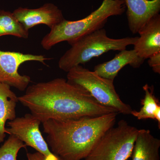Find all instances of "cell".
Wrapping results in <instances>:
<instances>
[{"label": "cell", "instance_id": "16", "mask_svg": "<svg viewBox=\"0 0 160 160\" xmlns=\"http://www.w3.org/2000/svg\"><path fill=\"white\" fill-rule=\"evenodd\" d=\"M6 35L27 39L29 33L14 17L12 12L0 10V37Z\"/></svg>", "mask_w": 160, "mask_h": 160}, {"label": "cell", "instance_id": "12", "mask_svg": "<svg viewBox=\"0 0 160 160\" xmlns=\"http://www.w3.org/2000/svg\"><path fill=\"white\" fill-rule=\"evenodd\" d=\"M145 60L140 57L134 49H124L116 54L112 59L95 66L93 71L101 77L113 82L125 66L129 65L132 68H139Z\"/></svg>", "mask_w": 160, "mask_h": 160}, {"label": "cell", "instance_id": "3", "mask_svg": "<svg viewBox=\"0 0 160 160\" xmlns=\"http://www.w3.org/2000/svg\"><path fill=\"white\" fill-rule=\"evenodd\" d=\"M126 9L122 0H104L98 9L84 18L73 21L65 19L43 38L41 45L46 50L65 41L71 45L86 35L103 28L109 17L121 15Z\"/></svg>", "mask_w": 160, "mask_h": 160}, {"label": "cell", "instance_id": "2", "mask_svg": "<svg viewBox=\"0 0 160 160\" xmlns=\"http://www.w3.org/2000/svg\"><path fill=\"white\" fill-rule=\"evenodd\" d=\"M118 112L96 117L50 119L42 123L46 141L55 155L62 160H82L100 138L116 122Z\"/></svg>", "mask_w": 160, "mask_h": 160}, {"label": "cell", "instance_id": "7", "mask_svg": "<svg viewBox=\"0 0 160 160\" xmlns=\"http://www.w3.org/2000/svg\"><path fill=\"white\" fill-rule=\"evenodd\" d=\"M41 122L31 113L16 118L8 123L7 134L13 135L26 144L42 153L46 160H62L49 149L40 130Z\"/></svg>", "mask_w": 160, "mask_h": 160}, {"label": "cell", "instance_id": "4", "mask_svg": "<svg viewBox=\"0 0 160 160\" xmlns=\"http://www.w3.org/2000/svg\"><path fill=\"white\" fill-rule=\"evenodd\" d=\"M138 38H111L107 36L106 29H98L71 44V48L60 58L59 67L68 72L73 67L85 64L107 52L126 49L127 46L134 45Z\"/></svg>", "mask_w": 160, "mask_h": 160}, {"label": "cell", "instance_id": "13", "mask_svg": "<svg viewBox=\"0 0 160 160\" xmlns=\"http://www.w3.org/2000/svg\"><path fill=\"white\" fill-rule=\"evenodd\" d=\"M160 140L149 129H139L132 149V160H160Z\"/></svg>", "mask_w": 160, "mask_h": 160}, {"label": "cell", "instance_id": "6", "mask_svg": "<svg viewBox=\"0 0 160 160\" xmlns=\"http://www.w3.org/2000/svg\"><path fill=\"white\" fill-rule=\"evenodd\" d=\"M67 78L69 82L82 87L100 105L115 109L119 113L131 114V106L120 98L113 81L101 77L81 65L70 69Z\"/></svg>", "mask_w": 160, "mask_h": 160}, {"label": "cell", "instance_id": "19", "mask_svg": "<svg viewBox=\"0 0 160 160\" xmlns=\"http://www.w3.org/2000/svg\"><path fill=\"white\" fill-rule=\"evenodd\" d=\"M27 160H46V158L43 155L37 152L34 153L28 152L26 154Z\"/></svg>", "mask_w": 160, "mask_h": 160}, {"label": "cell", "instance_id": "15", "mask_svg": "<svg viewBox=\"0 0 160 160\" xmlns=\"http://www.w3.org/2000/svg\"><path fill=\"white\" fill-rule=\"evenodd\" d=\"M145 92V97L141 101L142 105L139 111L132 110L131 114L138 120L151 119L156 120L160 129V103L154 94L153 86H149L146 84L143 86Z\"/></svg>", "mask_w": 160, "mask_h": 160}, {"label": "cell", "instance_id": "5", "mask_svg": "<svg viewBox=\"0 0 160 160\" xmlns=\"http://www.w3.org/2000/svg\"><path fill=\"white\" fill-rule=\"evenodd\" d=\"M139 129L124 120L100 138L83 160H127L131 157Z\"/></svg>", "mask_w": 160, "mask_h": 160}, {"label": "cell", "instance_id": "18", "mask_svg": "<svg viewBox=\"0 0 160 160\" xmlns=\"http://www.w3.org/2000/svg\"><path fill=\"white\" fill-rule=\"evenodd\" d=\"M148 64L155 73L160 74V52L149 58Z\"/></svg>", "mask_w": 160, "mask_h": 160}, {"label": "cell", "instance_id": "10", "mask_svg": "<svg viewBox=\"0 0 160 160\" xmlns=\"http://www.w3.org/2000/svg\"><path fill=\"white\" fill-rule=\"evenodd\" d=\"M126 9L129 29L133 34L159 14L160 0H122Z\"/></svg>", "mask_w": 160, "mask_h": 160}, {"label": "cell", "instance_id": "1", "mask_svg": "<svg viewBox=\"0 0 160 160\" xmlns=\"http://www.w3.org/2000/svg\"><path fill=\"white\" fill-rule=\"evenodd\" d=\"M19 102L42 123L50 119L64 120L96 117L115 109L100 105L85 89L57 78L28 86Z\"/></svg>", "mask_w": 160, "mask_h": 160}, {"label": "cell", "instance_id": "11", "mask_svg": "<svg viewBox=\"0 0 160 160\" xmlns=\"http://www.w3.org/2000/svg\"><path fill=\"white\" fill-rule=\"evenodd\" d=\"M138 33L140 36L133 45V49L140 57L146 60L160 52L159 14L146 23Z\"/></svg>", "mask_w": 160, "mask_h": 160}, {"label": "cell", "instance_id": "14", "mask_svg": "<svg viewBox=\"0 0 160 160\" xmlns=\"http://www.w3.org/2000/svg\"><path fill=\"white\" fill-rule=\"evenodd\" d=\"M10 87L7 84L0 83V144L4 142L7 134L6 122L17 118L16 108L18 97Z\"/></svg>", "mask_w": 160, "mask_h": 160}, {"label": "cell", "instance_id": "9", "mask_svg": "<svg viewBox=\"0 0 160 160\" xmlns=\"http://www.w3.org/2000/svg\"><path fill=\"white\" fill-rule=\"evenodd\" d=\"M12 14L28 31L39 25H46L51 29L65 19L62 10L51 3H46L37 9L19 7Z\"/></svg>", "mask_w": 160, "mask_h": 160}, {"label": "cell", "instance_id": "8", "mask_svg": "<svg viewBox=\"0 0 160 160\" xmlns=\"http://www.w3.org/2000/svg\"><path fill=\"white\" fill-rule=\"evenodd\" d=\"M50 59L42 55L0 50V83L7 84L20 91H25L31 82V78L29 76L19 73L20 66L29 61L38 62L46 65L45 61Z\"/></svg>", "mask_w": 160, "mask_h": 160}, {"label": "cell", "instance_id": "17", "mask_svg": "<svg viewBox=\"0 0 160 160\" xmlns=\"http://www.w3.org/2000/svg\"><path fill=\"white\" fill-rule=\"evenodd\" d=\"M26 144L13 135L0 147V160H17L18 154L22 148L26 149Z\"/></svg>", "mask_w": 160, "mask_h": 160}]
</instances>
